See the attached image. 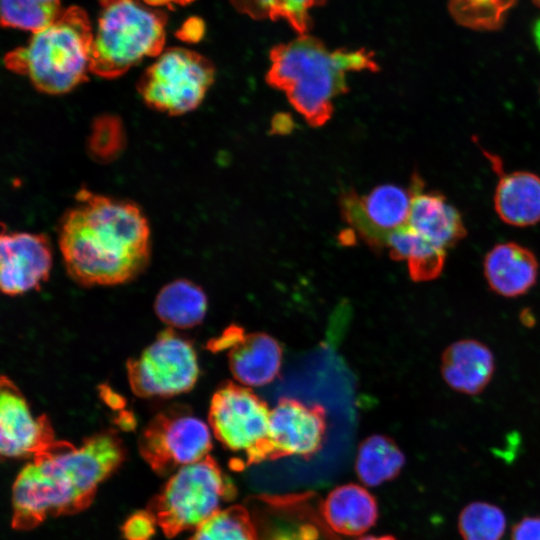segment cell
Returning a JSON list of instances; mask_svg holds the SVG:
<instances>
[{
    "label": "cell",
    "instance_id": "cell-33",
    "mask_svg": "<svg viewBox=\"0 0 540 540\" xmlns=\"http://www.w3.org/2000/svg\"><path fill=\"white\" fill-rule=\"evenodd\" d=\"M205 33V24L199 17H191L187 19L176 35L186 42H198L202 39Z\"/></svg>",
    "mask_w": 540,
    "mask_h": 540
},
{
    "label": "cell",
    "instance_id": "cell-1",
    "mask_svg": "<svg viewBox=\"0 0 540 540\" xmlns=\"http://www.w3.org/2000/svg\"><path fill=\"white\" fill-rule=\"evenodd\" d=\"M59 224V247L68 274L86 286L130 281L146 267L150 228L127 200L82 189Z\"/></svg>",
    "mask_w": 540,
    "mask_h": 540
},
{
    "label": "cell",
    "instance_id": "cell-11",
    "mask_svg": "<svg viewBox=\"0 0 540 540\" xmlns=\"http://www.w3.org/2000/svg\"><path fill=\"white\" fill-rule=\"evenodd\" d=\"M339 205L350 228L370 246L380 248L391 232L407 224L411 195L400 186L383 184L366 195L344 192Z\"/></svg>",
    "mask_w": 540,
    "mask_h": 540
},
{
    "label": "cell",
    "instance_id": "cell-8",
    "mask_svg": "<svg viewBox=\"0 0 540 540\" xmlns=\"http://www.w3.org/2000/svg\"><path fill=\"white\" fill-rule=\"evenodd\" d=\"M132 392L142 398H167L191 390L199 376L192 344L172 328L163 330L137 357L127 362Z\"/></svg>",
    "mask_w": 540,
    "mask_h": 540
},
{
    "label": "cell",
    "instance_id": "cell-37",
    "mask_svg": "<svg viewBox=\"0 0 540 540\" xmlns=\"http://www.w3.org/2000/svg\"><path fill=\"white\" fill-rule=\"evenodd\" d=\"M535 5L540 8V0H532Z\"/></svg>",
    "mask_w": 540,
    "mask_h": 540
},
{
    "label": "cell",
    "instance_id": "cell-34",
    "mask_svg": "<svg viewBox=\"0 0 540 540\" xmlns=\"http://www.w3.org/2000/svg\"><path fill=\"white\" fill-rule=\"evenodd\" d=\"M145 4L156 7V6H170L171 4L185 5L193 0H142Z\"/></svg>",
    "mask_w": 540,
    "mask_h": 540
},
{
    "label": "cell",
    "instance_id": "cell-13",
    "mask_svg": "<svg viewBox=\"0 0 540 540\" xmlns=\"http://www.w3.org/2000/svg\"><path fill=\"white\" fill-rule=\"evenodd\" d=\"M325 430L322 406L281 398L270 411L269 455L311 456L320 448Z\"/></svg>",
    "mask_w": 540,
    "mask_h": 540
},
{
    "label": "cell",
    "instance_id": "cell-29",
    "mask_svg": "<svg viewBox=\"0 0 540 540\" xmlns=\"http://www.w3.org/2000/svg\"><path fill=\"white\" fill-rule=\"evenodd\" d=\"M121 130L114 118L105 117L97 121L91 138V150L97 157H110L118 151Z\"/></svg>",
    "mask_w": 540,
    "mask_h": 540
},
{
    "label": "cell",
    "instance_id": "cell-26",
    "mask_svg": "<svg viewBox=\"0 0 540 540\" xmlns=\"http://www.w3.org/2000/svg\"><path fill=\"white\" fill-rule=\"evenodd\" d=\"M505 529L503 511L490 503L472 502L459 514L458 530L463 540H501Z\"/></svg>",
    "mask_w": 540,
    "mask_h": 540
},
{
    "label": "cell",
    "instance_id": "cell-9",
    "mask_svg": "<svg viewBox=\"0 0 540 540\" xmlns=\"http://www.w3.org/2000/svg\"><path fill=\"white\" fill-rule=\"evenodd\" d=\"M267 404L250 389L226 383L213 395L209 423L217 439L229 450L248 460L269 455Z\"/></svg>",
    "mask_w": 540,
    "mask_h": 540
},
{
    "label": "cell",
    "instance_id": "cell-6",
    "mask_svg": "<svg viewBox=\"0 0 540 540\" xmlns=\"http://www.w3.org/2000/svg\"><path fill=\"white\" fill-rule=\"evenodd\" d=\"M231 484L209 456L185 465L168 479L148 510L167 537L195 529L221 510Z\"/></svg>",
    "mask_w": 540,
    "mask_h": 540
},
{
    "label": "cell",
    "instance_id": "cell-17",
    "mask_svg": "<svg viewBox=\"0 0 540 540\" xmlns=\"http://www.w3.org/2000/svg\"><path fill=\"white\" fill-rule=\"evenodd\" d=\"M495 359L490 348L476 339H461L442 352L440 373L444 382L465 395L481 393L491 381Z\"/></svg>",
    "mask_w": 540,
    "mask_h": 540
},
{
    "label": "cell",
    "instance_id": "cell-18",
    "mask_svg": "<svg viewBox=\"0 0 540 540\" xmlns=\"http://www.w3.org/2000/svg\"><path fill=\"white\" fill-rule=\"evenodd\" d=\"M282 350L265 333L245 335L229 349V364L236 380L245 386H262L279 374Z\"/></svg>",
    "mask_w": 540,
    "mask_h": 540
},
{
    "label": "cell",
    "instance_id": "cell-3",
    "mask_svg": "<svg viewBox=\"0 0 540 540\" xmlns=\"http://www.w3.org/2000/svg\"><path fill=\"white\" fill-rule=\"evenodd\" d=\"M266 82L283 91L291 105L313 127L328 122L333 99L348 91L346 73L378 65L365 49L330 51L319 39L302 34L270 51Z\"/></svg>",
    "mask_w": 540,
    "mask_h": 540
},
{
    "label": "cell",
    "instance_id": "cell-20",
    "mask_svg": "<svg viewBox=\"0 0 540 540\" xmlns=\"http://www.w3.org/2000/svg\"><path fill=\"white\" fill-rule=\"evenodd\" d=\"M322 511L327 524L345 535L364 533L377 518L375 499L363 486L356 484H345L332 490Z\"/></svg>",
    "mask_w": 540,
    "mask_h": 540
},
{
    "label": "cell",
    "instance_id": "cell-2",
    "mask_svg": "<svg viewBox=\"0 0 540 540\" xmlns=\"http://www.w3.org/2000/svg\"><path fill=\"white\" fill-rule=\"evenodd\" d=\"M124 458L122 440L112 430L97 433L78 447L56 441L18 473L12 488V527L30 530L50 516L87 508L99 485Z\"/></svg>",
    "mask_w": 540,
    "mask_h": 540
},
{
    "label": "cell",
    "instance_id": "cell-32",
    "mask_svg": "<svg viewBox=\"0 0 540 540\" xmlns=\"http://www.w3.org/2000/svg\"><path fill=\"white\" fill-rule=\"evenodd\" d=\"M511 540H540V517H525L512 529Z\"/></svg>",
    "mask_w": 540,
    "mask_h": 540
},
{
    "label": "cell",
    "instance_id": "cell-19",
    "mask_svg": "<svg viewBox=\"0 0 540 540\" xmlns=\"http://www.w3.org/2000/svg\"><path fill=\"white\" fill-rule=\"evenodd\" d=\"M494 206L500 219L512 226L540 222V177L527 171L503 175L496 187Z\"/></svg>",
    "mask_w": 540,
    "mask_h": 540
},
{
    "label": "cell",
    "instance_id": "cell-28",
    "mask_svg": "<svg viewBox=\"0 0 540 540\" xmlns=\"http://www.w3.org/2000/svg\"><path fill=\"white\" fill-rule=\"evenodd\" d=\"M326 0H276L270 19H284L301 35L310 26L309 10Z\"/></svg>",
    "mask_w": 540,
    "mask_h": 540
},
{
    "label": "cell",
    "instance_id": "cell-36",
    "mask_svg": "<svg viewBox=\"0 0 540 540\" xmlns=\"http://www.w3.org/2000/svg\"><path fill=\"white\" fill-rule=\"evenodd\" d=\"M359 540H395L394 538L392 537H389V536H380V537H376V536H367V537H363Z\"/></svg>",
    "mask_w": 540,
    "mask_h": 540
},
{
    "label": "cell",
    "instance_id": "cell-24",
    "mask_svg": "<svg viewBox=\"0 0 540 540\" xmlns=\"http://www.w3.org/2000/svg\"><path fill=\"white\" fill-rule=\"evenodd\" d=\"M517 0H448V10L457 24L478 31L502 27Z\"/></svg>",
    "mask_w": 540,
    "mask_h": 540
},
{
    "label": "cell",
    "instance_id": "cell-14",
    "mask_svg": "<svg viewBox=\"0 0 540 540\" xmlns=\"http://www.w3.org/2000/svg\"><path fill=\"white\" fill-rule=\"evenodd\" d=\"M0 255V287L6 295L16 296L37 289L49 276L52 253L43 235L3 232Z\"/></svg>",
    "mask_w": 540,
    "mask_h": 540
},
{
    "label": "cell",
    "instance_id": "cell-25",
    "mask_svg": "<svg viewBox=\"0 0 540 540\" xmlns=\"http://www.w3.org/2000/svg\"><path fill=\"white\" fill-rule=\"evenodd\" d=\"M60 0H1V23L5 27L43 30L59 18Z\"/></svg>",
    "mask_w": 540,
    "mask_h": 540
},
{
    "label": "cell",
    "instance_id": "cell-23",
    "mask_svg": "<svg viewBox=\"0 0 540 540\" xmlns=\"http://www.w3.org/2000/svg\"><path fill=\"white\" fill-rule=\"evenodd\" d=\"M404 462L405 457L393 440L374 435L359 447L355 469L362 483L378 486L397 476Z\"/></svg>",
    "mask_w": 540,
    "mask_h": 540
},
{
    "label": "cell",
    "instance_id": "cell-30",
    "mask_svg": "<svg viewBox=\"0 0 540 540\" xmlns=\"http://www.w3.org/2000/svg\"><path fill=\"white\" fill-rule=\"evenodd\" d=\"M158 525L155 516L147 509L131 514L121 530L126 540H151Z\"/></svg>",
    "mask_w": 540,
    "mask_h": 540
},
{
    "label": "cell",
    "instance_id": "cell-7",
    "mask_svg": "<svg viewBox=\"0 0 540 540\" xmlns=\"http://www.w3.org/2000/svg\"><path fill=\"white\" fill-rule=\"evenodd\" d=\"M215 68L192 50L173 47L157 56L137 83L144 102L168 115L196 109L214 82Z\"/></svg>",
    "mask_w": 540,
    "mask_h": 540
},
{
    "label": "cell",
    "instance_id": "cell-31",
    "mask_svg": "<svg viewBox=\"0 0 540 540\" xmlns=\"http://www.w3.org/2000/svg\"><path fill=\"white\" fill-rule=\"evenodd\" d=\"M276 0H231L232 4L243 13L252 18L261 19L270 17Z\"/></svg>",
    "mask_w": 540,
    "mask_h": 540
},
{
    "label": "cell",
    "instance_id": "cell-15",
    "mask_svg": "<svg viewBox=\"0 0 540 540\" xmlns=\"http://www.w3.org/2000/svg\"><path fill=\"white\" fill-rule=\"evenodd\" d=\"M411 195L408 225L429 243L447 250L466 236L459 211L445 196L424 191L423 179L415 173L409 188Z\"/></svg>",
    "mask_w": 540,
    "mask_h": 540
},
{
    "label": "cell",
    "instance_id": "cell-16",
    "mask_svg": "<svg viewBox=\"0 0 540 540\" xmlns=\"http://www.w3.org/2000/svg\"><path fill=\"white\" fill-rule=\"evenodd\" d=\"M483 271L494 293L515 298L526 294L536 284L539 264L527 247L505 242L495 245L485 255Z\"/></svg>",
    "mask_w": 540,
    "mask_h": 540
},
{
    "label": "cell",
    "instance_id": "cell-10",
    "mask_svg": "<svg viewBox=\"0 0 540 540\" xmlns=\"http://www.w3.org/2000/svg\"><path fill=\"white\" fill-rule=\"evenodd\" d=\"M138 446L151 469L165 475L207 457L212 447V429L184 407H173L150 420Z\"/></svg>",
    "mask_w": 540,
    "mask_h": 540
},
{
    "label": "cell",
    "instance_id": "cell-5",
    "mask_svg": "<svg viewBox=\"0 0 540 540\" xmlns=\"http://www.w3.org/2000/svg\"><path fill=\"white\" fill-rule=\"evenodd\" d=\"M91 47V73L107 79L123 75L164 49L167 15L142 0H99Z\"/></svg>",
    "mask_w": 540,
    "mask_h": 540
},
{
    "label": "cell",
    "instance_id": "cell-21",
    "mask_svg": "<svg viewBox=\"0 0 540 540\" xmlns=\"http://www.w3.org/2000/svg\"><path fill=\"white\" fill-rule=\"evenodd\" d=\"M154 311L171 328H191L204 319L207 297L198 285L185 279L175 280L159 291Z\"/></svg>",
    "mask_w": 540,
    "mask_h": 540
},
{
    "label": "cell",
    "instance_id": "cell-12",
    "mask_svg": "<svg viewBox=\"0 0 540 540\" xmlns=\"http://www.w3.org/2000/svg\"><path fill=\"white\" fill-rule=\"evenodd\" d=\"M0 430V452L8 458H33L57 441L48 417H34L22 393L4 375L0 381Z\"/></svg>",
    "mask_w": 540,
    "mask_h": 540
},
{
    "label": "cell",
    "instance_id": "cell-4",
    "mask_svg": "<svg viewBox=\"0 0 540 540\" xmlns=\"http://www.w3.org/2000/svg\"><path fill=\"white\" fill-rule=\"evenodd\" d=\"M94 33L85 10L71 6L51 25L33 36L25 46L6 54L7 69L28 77L47 94H64L87 80L91 73Z\"/></svg>",
    "mask_w": 540,
    "mask_h": 540
},
{
    "label": "cell",
    "instance_id": "cell-35",
    "mask_svg": "<svg viewBox=\"0 0 540 540\" xmlns=\"http://www.w3.org/2000/svg\"><path fill=\"white\" fill-rule=\"evenodd\" d=\"M532 35L535 41V44L540 51V17L535 21L532 28Z\"/></svg>",
    "mask_w": 540,
    "mask_h": 540
},
{
    "label": "cell",
    "instance_id": "cell-22",
    "mask_svg": "<svg viewBox=\"0 0 540 540\" xmlns=\"http://www.w3.org/2000/svg\"><path fill=\"white\" fill-rule=\"evenodd\" d=\"M385 247L395 260H406L410 277L417 282L437 278L444 267L446 250L419 236L408 223L389 234Z\"/></svg>",
    "mask_w": 540,
    "mask_h": 540
},
{
    "label": "cell",
    "instance_id": "cell-27",
    "mask_svg": "<svg viewBox=\"0 0 540 540\" xmlns=\"http://www.w3.org/2000/svg\"><path fill=\"white\" fill-rule=\"evenodd\" d=\"M188 540H256V537L247 514L240 508H229L200 524Z\"/></svg>",
    "mask_w": 540,
    "mask_h": 540
}]
</instances>
